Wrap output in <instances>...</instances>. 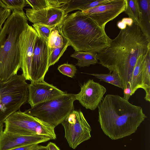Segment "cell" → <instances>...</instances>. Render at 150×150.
I'll list each match as a JSON object with an SVG mask.
<instances>
[{"label": "cell", "instance_id": "cell-33", "mask_svg": "<svg viewBox=\"0 0 150 150\" xmlns=\"http://www.w3.org/2000/svg\"><path fill=\"white\" fill-rule=\"evenodd\" d=\"M31 150H49L48 147L38 145L35 148Z\"/></svg>", "mask_w": 150, "mask_h": 150}, {"label": "cell", "instance_id": "cell-32", "mask_svg": "<svg viewBox=\"0 0 150 150\" xmlns=\"http://www.w3.org/2000/svg\"><path fill=\"white\" fill-rule=\"evenodd\" d=\"M47 146L49 150H60L55 144L52 142H49Z\"/></svg>", "mask_w": 150, "mask_h": 150}, {"label": "cell", "instance_id": "cell-19", "mask_svg": "<svg viewBox=\"0 0 150 150\" xmlns=\"http://www.w3.org/2000/svg\"><path fill=\"white\" fill-rule=\"evenodd\" d=\"M71 57L78 60L76 65L80 67L89 66L98 63V53L92 52H75Z\"/></svg>", "mask_w": 150, "mask_h": 150}, {"label": "cell", "instance_id": "cell-10", "mask_svg": "<svg viewBox=\"0 0 150 150\" xmlns=\"http://www.w3.org/2000/svg\"><path fill=\"white\" fill-rule=\"evenodd\" d=\"M125 6V0H110L104 4L81 12L91 18L100 27L105 28L108 22L124 12Z\"/></svg>", "mask_w": 150, "mask_h": 150}, {"label": "cell", "instance_id": "cell-5", "mask_svg": "<svg viewBox=\"0 0 150 150\" xmlns=\"http://www.w3.org/2000/svg\"><path fill=\"white\" fill-rule=\"evenodd\" d=\"M21 75L0 81V124L28 101V84Z\"/></svg>", "mask_w": 150, "mask_h": 150}, {"label": "cell", "instance_id": "cell-24", "mask_svg": "<svg viewBox=\"0 0 150 150\" xmlns=\"http://www.w3.org/2000/svg\"><path fill=\"white\" fill-rule=\"evenodd\" d=\"M69 44L67 41L62 46L49 50L48 66L49 67L58 62L67 50Z\"/></svg>", "mask_w": 150, "mask_h": 150}, {"label": "cell", "instance_id": "cell-29", "mask_svg": "<svg viewBox=\"0 0 150 150\" xmlns=\"http://www.w3.org/2000/svg\"><path fill=\"white\" fill-rule=\"evenodd\" d=\"M11 10L7 8L0 0V30L2 29V25L6 20L11 15Z\"/></svg>", "mask_w": 150, "mask_h": 150}, {"label": "cell", "instance_id": "cell-1", "mask_svg": "<svg viewBox=\"0 0 150 150\" xmlns=\"http://www.w3.org/2000/svg\"><path fill=\"white\" fill-rule=\"evenodd\" d=\"M150 51V41L138 24L133 23L121 30L109 45L98 53L100 63L110 73L117 72L123 90L130 85L132 73L139 57Z\"/></svg>", "mask_w": 150, "mask_h": 150}, {"label": "cell", "instance_id": "cell-15", "mask_svg": "<svg viewBox=\"0 0 150 150\" xmlns=\"http://www.w3.org/2000/svg\"><path fill=\"white\" fill-rule=\"evenodd\" d=\"M50 139L42 135H23L3 132L0 136V150H9L26 145L39 144Z\"/></svg>", "mask_w": 150, "mask_h": 150}, {"label": "cell", "instance_id": "cell-20", "mask_svg": "<svg viewBox=\"0 0 150 150\" xmlns=\"http://www.w3.org/2000/svg\"><path fill=\"white\" fill-rule=\"evenodd\" d=\"M125 12L132 19L134 23L138 24L140 21V13L137 0H125Z\"/></svg>", "mask_w": 150, "mask_h": 150}, {"label": "cell", "instance_id": "cell-18", "mask_svg": "<svg viewBox=\"0 0 150 150\" xmlns=\"http://www.w3.org/2000/svg\"><path fill=\"white\" fill-rule=\"evenodd\" d=\"M146 93L145 100L150 102V51L145 56L143 63L142 76V87Z\"/></svg>", "mask_w": 150, "mask_h": 150}, {"label": "cell", "instance_id": "cell-30", "mask_svg": "<svg viewBox=\"0 0 150 150\" xmlns=\"http://www.w3.org/2000/svg\"><path fill=\"white\" fill-rule=\"evenodd\" d=\"M38 144H35L28 145L18 147L9 150H31L35 148Z\"/></svg>", "mask_w": 150, "mask_h": 150}, {"label": "cell", "instance_id": "cell-11", "mask_svg": "<svg viewBox=\"0 0 150 150\" xmlns=\"http://www.w3.org/2000/svg\"><path fill=\"white\" fill-rule=\"evenodd\" d=\"M106 91L103 86L93 79H89L81 85L80 91L74 96L76 100L83 107L94 110L98 108Z\"/></svg>", "mask_w": 150, "mask_h": 150}, {"label": "cell", "instance_id": "cell-25", "mask_svg": "<svg viewBox=\"0 0 150 150\" xmlns=\"http://www.w3.org/2000/svg\"><path fill=\"white\" fill-rule=\"evenodd\" d=\"M32 25L38 35L47 43L53 28L41 24H33Z\"/></svg>", "mask_w": 150, "mask_h": 150}, {"label": "cell", "instance_id": "cell-21", "mask_svg": "<svg viewBox=\"0 0 150 150\" xmlns=\"http://www.w3.org/2000/svg\"><path fill=\"white\" fill-rule=\"evenodd\" d=\"M67 40L60 33L57 26L52 30L47 42L49 50L62 46Z\"/></svg>", "mask_w": 150, "mask_h": 150}, {"label": "cell", "instance_id": "cell-13", "mask_svg": "<svg viewBox=\"0 0 150 150\" xmlns=\"http://www.w3.org/2000/svg\"><path fill=\"white\" fill-rule=\"evenodd\" d=\"M28 102L31 107L51 100L66 93L44 81L31 82L28 85Z\"/></svg>", "mask_w": 150, "mask_h": 150}, {"label": "cell", "instance_id": "cell-4", "mask_svg": "<svg viewBox=\"0 0 150 150\" xmlns=\"http://www.w3.org/2000/svg\"><path fill=\"white\" fill-rule=\"evenodd\" d=\"M28 18L23 11H12L0 32V81L17 74L21 68L19 37L27 28Z\"/></svg>", "mask_w": 150, "mask_h": 150}, {"label": "cell", "instance_id": "cell-23", "mask_svg": "<svg viewBox=\"0 0 150 150\" xmlns=\"http://www.w3.org/2000/svg\"><path fill=\"white\" fill-rule=\"evenodd\" d=\"M86 1V0H62V4L59 8L62 9L65 13L68 14L69 12L75 10L81 11Z\"/></svg>", "mask_w": 150, "mask_h": 150}, {"label": "cell", "instance_id": "cell-7", "mask_svg": "<svg viewBox=\"0 0 150 150\" xmlns=\"http://www.w3.org/2000/svg\"><path fill=\"white\" fill-rule=\"evenodd\" d=\"M4 124L5 133L23 135H42L50 139L56 138L54 127L20 110L9 116Z\"/></svg>", "mask_w": 150, "mask_h": 150}, {"label": "cell", "instance_id": "cell-27", "mask_svg": "<svg viewBox=\"0 0 150 150\" xmlns=\"http://www.w3.org/2000/svg\"><path fill=\"white\" fill-rule=\"evenodd\" d=\"M1 1L6 7L12 11H23V8L27 5L26 0H1Z\"/></svg>", "mask_w": 150, "mask_h": 150}, {"label": "cell", "instance_id": "cell-16", "mask_svg": "<svg viewBox=\"0 0 150 150\" xmlns=\"http://www.w3.org/2000/svg\"><path fill=\"white\" fill-rule=\"evenodd\" d=\"M140 13L138 24L150 41V0H137Z\"/></svg>", "mask_w": 150, "mask_h": 150}, {"label": "cell", "instance_id": "cell-3", "mask_svg": "<svg viewBox=\"0 0 150 150\" xmlns=\"http://www.w3.org/2000/svg\"><path fill=\"white\" fill-rule=\"evenodd\" d=\"M59 31L75 52L100 53L111 41L105 28L99 26L81 11L68 15L57 26Z\"/></svg>", "mask_w": 150, "mask_h": 150}, {"label": "cell", "instance_id": "cell-28", "mask_svg": "<svg viewBox=\"0 0 150 150\" xmlns=\"http://www.w3.org/2000/svg\"><path fill=\"white\" fill-rule=\"evenodd\" d=\"M57 69L63 74L71 78L74 77L77 70L74 65L68 63L58 66Z\"/></svg>", "mask_w": 150, "mask_h": 150}, {"label": "cell", "instance_id": "cell-9", "mask_svg": "<svg viewBox=\"0 0 150 150\" xmlns=\"http://www.w3.org/2000/svg\"><path fill=\"white\" fill-rule=\"evenodd\" d=\"M49 54L47 42L38 35L35 44L28 80L31 82L44 81V77L49 67Z\"/></svg>", "mask_w": 150, "mask_h": 150}, {"label": "cell", "instance_id": "cell-8", "mask_svg": "<svg viewBox=\"0 0 150 150\" xmlns=\"http://www.w3.org/2000/svg\"><path fill=\"white\" fill-rule=\"evenodd\" d=\"M69 146L75 149L91 137L90 126L81 110H72L61 123Z\"/></svg>", "mask_w": 150, "mask_h": 150}, {"label": "cell", "instance_id": "cell-34", "mask_svg": "<svg viewBox=\"0 0 150 150\" xmlns=\"http://www.w3.org/2000/svg\"><path fill=\"white\" fill-rule=\"evenodd\" d=\"M4 123L0 124V136L4 129Z\"/></svg>", "mask_w": 150, "mask_h": 150}, {"label": "cell", "instance_id": "cell-6", "mask_svg": "<svg viewBox=\"0 0 150 150\" xmlns=\"http://www.w3.org/2000/svg\"><path fill=\"white\" fill-rule=\"evenodd\" d=\"M75 100L74 94L66 93L53 99L37 104L24 112L55 127L74 110Z\"/></svg>", "mask_w": 150, "mask_h": 150}, {"label": "cell", "instance_id": "cell-17", "mask_svg": "<svg viewBox=\"0 0 150 150\" xmlns=\"http://www.w3.org/2000/svg\"><path fill=\"white\" fill-rule=\"evenodd\" d=\"M146 55H142L139 57L133 70L130 83L131 96L134 94L138 89L141 88L142 68Z\"/></svg>", "mask_w": 150, "mask_h": 150}, {"label": "cell", "instance_id": "cell-14", "mask_svg": "<svg viewBox=\"0 0 150 150\" xmlns=\"http://www.w3.org/2000/svg\"><path fill=\"white\" fill-rule=\"evenodd\" d=\"M28 19L33 24H41L53 28L60 24L68 15L62 9L49 7L39 10L25 9Z\"/></svg>", "mask_w": 150, "mask_h": 150}, {"label": "cell", "instance_id": "cell-26", "mask_svg": "<svg viewBox=\"0 0 150 150\" xmlns=\"http://www.w3.org/2000/svg\"><path fill=\"white\" fill-rule=\"evenodd\" d=\"M27 4L30 5L34 10H39L49 7H53V0H26Z\"/></svg>", "mask_w": 150, "mask_h": 150}, {"label": "cell", "instance_id": "cell-12", "mask_svg": "<svg viewBox=\"0 0 150 150\" xmlns=\"http://www.w3.org/2000/svg\"><path fill=\"white\" fill-rule=\"evenodd\" d=\"M36 30L28 25L26 29L19 37V46L21 55V66L23 76L28 80L35 40L38 35Z\"/></svg>", "mask_w": 150, "mask_h": 150}, {"label": "cell", "instance_id": "cell-31", "mask_svg": "<svg viewBox=\"0 0 150 150\" xmlns=\"http://www.w3.org/2000/svg\"><path fill=\"white\" fill-rule=\"evenodd\" d=\"M131 93L130 85H129L123 90L124 96L123 98L126 100L128 101L131 96Z\"/></svg>", "mask_w": 150, "mask_h": 150}, {"label": "cell", "instance_id": "cell-2", "mask_svg": "<svg viewBox=\"0 0 150 150\" xmlns=\"http://www.w3.org/2000/svg\"><path fill=\"white\" fill-rule=\"evenodd\" d=\"M98 108L101 128L112 140L134 133L147 117L141 107L133 105L117 95H107Z\"/></svg>", "mask_w": 150, "mask_h": 150}, {"label": "cell", "instance_id": "cell-22", "mask_svg": "<svg viewBox=\"0 0 150 150\" xmlns=\"http://www.w3.org/2000/svg\"><path fill=\"white\" fill-rule=\"evenodd\" d=\"M107 74H90L99 79L100 81H103L116 86L123 90L120 79L118 73L115 71Z\"/></svg>", "mask_w": 150, "mask_h": 150}]
</instances>
